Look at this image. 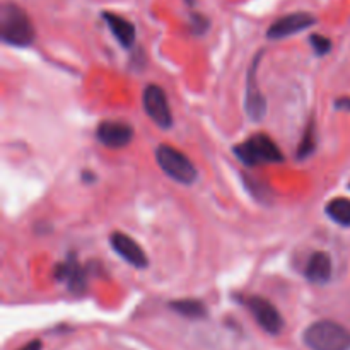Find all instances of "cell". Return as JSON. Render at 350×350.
Here are the masks:
<instances>
[{
  "label": "cell",
  "instance_id": "16",
  "mask_svg": "<svg viewBox=\"0 0 350 350\" xmlns=\"http://www.w3.org/2000/svg\"><path fill=\"white\" fill-rule=\"evenodd\" d=\"M314 149H317V125L314 122H311L304 130L303 140L297 147V159H308L314 152Z\"/></svg>",
  "mask_w": 350,
  "mask_h": 350
},
{
  "label": "cell",
  "instance_id": "3",
  "mask_svg": "<svg viewBox=\"0 0 350 350\" xmlns=\"http://www.w3.org/2000/svg\"><path fill=\"white\" fill-rule=\"evenodd\" d=\"M234 156L245 166H258V164H277L284 161L282 150L265 133H256L252 139L245 140L234 147Z\"/></svg>",
  "mask_w": 350,
  "mask_h": 350
},
{
  "label": "cell",
  "instance_id": "17",
  "mask_svg": "<svg viewBox=\"0 0 350 350\" xmlns=\"http://www.w3.org/2000/svg\"><path fill=\"white\" fill-rule=\"evenodd\" d=\"M310 43L313 44L314 51H317V55H327L328 51L332 50V41L330 38L323 36V34H313V36L310 38Z\"/></svg>",
  "mask_w": 350,
  "mask_h": 350
},
{
  "label": "cell",
  "instance_id": "4",
  "mask_svg": "<svg viewBox=\"0 0 350 350\" xmlns=\"http://www.w3.org/2000/svg\"><path fill=\"white\" fill-rule=\"evenodd\" d=\"M156 161L157 166L171 178L176 183L181 185H191L197 180L198 173L195 164L188 159L187 154H183L181 150L174 149V147L159 146L156 149Z\"/></svg>",
  "mask_w": 350,
  "mask_h": 350
},
{
  "label": "cell",
  "instance_id": "6",
  "mask_svg": "<svg viewBox=\"0 0 350 350\" xmlns=\"http://www.w3.org/2000/svg\"><path fill=\"white\" fill-rule=\"evenodd\" d=\"M250 313L255 318L256 323L270 335H279L284 328V318L275 306L269 299L260 296H250L245 299Z\"/></svg>",
  "mask_w": 350,
  "mask_h": 350
},
{
  "label": "cell",
  "instance_id": "5",
  "mask_svg": "<svg viewBox=\"0 0 350 350\" xmlns=\"http://www.w3.org/2000/svg\"><path fill=\"white\" fill-rule=\"evenodd\" d=\"M142 105L146 115L159 129H171V125H173V113H171L170 101H167V96L163 88H159L156 84L147 85L142 96Z\"/></svg>",
  "mask_w": 350,
  "mask_h": 350
},
{
  "label": "cell",
  "instance_id": "13",
  "mask_svg": "<svg viewBox=\"0 0 350 350\" xmlns=\"http://www.w3.org/2000/svg\"><path fill=\"white\" fill-rule=\"evenodd\" d=\"M103 19L106 21L109 31H111L113 36L116 38V41L122 46L130 48L135 43V27H133V24L129 19L113 12H103Z\"/></svg>",
  "mask_w": 350,
  "mask_h": 350
},
{
  "label": "cell",
  "instance_id": "8",
  "mask_svg": "<svg viewBox=\"0 0 350 350\" xmlns=\"http://www.w3.org/2000/svg\"><path fill=\"white\" fill-rule=\"evenodd\" d=\"M109 245H111L113 252H115L120 258L125 260L129 265L135 267V269H140V270L149 267V258H147L142 246H140L135 239L130 238L129 234H123V232H113V234L109 236Z\"/></svg>",
  "mask_w": 350,
  "mask_h": 350
},
{
  "label": "cell",
  "instance_id": "14",
  "mask_svg": "<svg viewBox=\"0 0 350 350\" xmlns=\"http://www.w3.org/2000/svg\"><path fill=\"white\" fill-rule=\"evenodd\" d=\"M327 215L334 222L344 228H350V200L349 198H334L327 204Z\"/></svg>",
  "mask_w": 350,
  "mask_h": 350
},
{
  "label": "cell",
  "instance_id": "15",
  "mask_svg": "<svg viewBox=\"0 0 350 350\" xmlns=\"http://www.w3.org/2000/svg\"><path fill=\"white\" fill-rule=\"evenodd\" d=\"M170 308L173 311H176L178 314L185 318H190V320H198V318H204L207 314V310H205L204 303L197 299H180L173 301L170 304Z\"/></svg>",
  "mask_w": 350,
  "mask_h": 350
},
{
  "label": "cell",
  "instance_id": "11",
  "mask_svg": "<svg viewBox=\"0 0 350 350\" xmlns=\"http://www.w3.org/2000/svg\"><path fill=\"white\" fill-rule=\"evenodd\" d=\"M55 277L60 282L67 284V287L74 294H81L85 289V273L74 255L67 256L64 263H58L55 267Z\"/></svg>",
  "mask_w": 350,
  "mask_h": 350
},
{
  "label": "cell",
  "instance_id": "2",
  "mask_svg": "<svg viewBox=\"0 0 350 350\" xmlns=\"http://www.w3.org/2000/svg\"><path fill=\"white\" fill-rule=\"evenodd\" d=\"M303 340L311 350H350V332L332 320L311 323L304 330Z\"/></svg>",
  "mask_w": 350,
  "mask_h": 350
},
{
  "label": "cell",
  "instance_id": "19",
  "mask_svg": "<svg viewBox=\"0 0 350 350\" xmlns=\"http://www.w3.org/2000/svg\"><path fill=\"white\" fill-rule=\"evenodd\" d=\"M335 105H337L338 109H350V99L342 98V99H338V101L335 103Z\"/></svg>",
  "mask_w": 350,
  "mask_h": 350
},
{
  "label": "cell",
  "instance_id": "18",
  "mask_svg": "<svg viewBox=\"0 0 350 350\" xmlns=\"http://www.w3.org/2000/svg\"><path fill=\"white\" fill-rule=\"evenodd\" d=\"M43 349V344H41L40 340H33L29 342V344H26L24 347H21L19 350H41Z\"/></svg>",
  "mask_w": 350,
  "mask_h": 350
},
{
  "label": "cell",
  "instance_id": "1",
  "mask_svg": "<svg viewBox=\"0 0 350 350\" xmlns=\"http://www.w3.org/2000/svg\"><path fill=\"white\" fill-rule=\"evenodd\" d=\"M0 36L10 46H29L34 41L36 31L29 16L16 3L5 2L0 9Z\"/></svg>",
  "mask_w": 350,
  "mask_h": 350
},
{
  "label": "cell",
  "instance_id": "10",
  "mask_svg": "<svg viewBox=\"0 0 350 350\" xmlns=\"http://www.w3.org/2000/svg\"><path fill=\"white\" fill-rule=\"evenodd\" d=\"M262 58V53L256 55L255 62H253L252 68L248 74V85H246V98H245V109L248 113L250 118L253 122H262L267 115V99L265 96L260 92L258 85H256V65Z\"/></svg>",
  "mask_w": 350,
  "mask_h": 350
},
{
  "label": "cell",
  "instance_id": "7",
  "mask_svg": "<svg viewBox=\"0 0 350 350\" xmlns=\"http://www.w3.org/2000/svg\"><path fill=\"white\" fill-rule=\"evenodd\" d=\"M96 137L108 149H123L133 140V126L120 120H106L99 123Z\"/></svg>",
  "mask_w": 350,
  "mask_h": 350
},
{
  "label": "cell",
  "instance_id": "9",
  "mask_svg": "<svg viewBox=\"0 0 350 350\" xmlns=\"http://www.w3.org/2000/svg\"><path fill=\"white\" fill-rule=\"evenodd\" d=\"M317 23V17L311 16L308 12H294L287 14V16L277 19L272 26L267 31V38L269 40H282V38L293 36V34L301 33V31L308 29Z\"/></svg>",
  "mask_w": 350,
  "mask_h": 350
},
{
  "label": "cell",
  "instance_id": "12",
  "mask_svg": "<svg viewBox=\"0 0 350 350\" xmlns=\"http://www.w3.org/2000/svg\"><path fill=\"white\" fill-rule=\"evenodd\" d=\"M332 272H334V265H332V258L328 253L325 252H314L310 256L304 269V275L314 286H323L332 279Z\"/></svg>",
  "mask_w": 350,
  "mask_h": 350
}]
</instances>
